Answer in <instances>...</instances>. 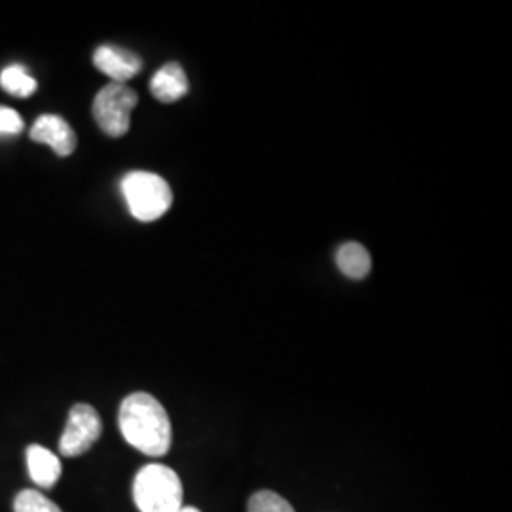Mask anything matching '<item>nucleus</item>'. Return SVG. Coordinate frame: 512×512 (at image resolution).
Segmentation results:
<instances>
[{
    "label": "nucleus",
    "instance_id": "obj_1",
    "mask_svg": "<svg viewBox=\"0 0 512 512\" xmlns=\"http://www.w3.org/2000/svg\"><path fill=\"white\" fill-rule=\"evenodd\" d=\"M118 427L129 446L150 458H162L171 448V420L162 403L148 393H131L122 401Z\"/></svg>",
    "mask_w": 512,
    "mask_h": 512
},
{
    "label": "nucleus",
    "instance_id": "obj_2",
    "mask_svg": "<svg viewBox=\"0 0 512 512\" xmlns=\"http://www.w3.org/2000/svg\"><path fill=\"white\" fill-rule=\"evenodd\" d=\"M183 497L181 478L162 463L145 465L133 480V501L141 512H177Z\"/></svg>",
    "mask_w": 512,
    "mask_h": 512
},
{
    "label": "nucleus",
    "instance_id": "obj_3",
    "mask_svg": "<svg viewBox=\"0 0 512 512\" xmlns=\"http://www.w3.org/2000/svg\"><path fill=\"white\" fill-rule=\"evenodd\" d=\"M133 219L154 222L171 209L173 192L164 177L150 171H131L120 183Z\"/></svg>",
    "mask_w": 512,
    "mask_h": 512
},
{
    "label": "nucleus",
    "instance_id": "obj_4",
    "mask_svg": "<svg viewBox=\"0 0 512 512\" xmlns=\"http://www.w3.org/2000/svg\"><path fill=\"white\" fill-rule=\"evenodd\" d=\"M139 97L128 84L110 82L93 99V118L97 126L110 137H122L131 126V112Z\"/></svg>",
    "mask_w": 512,
    "mask_h": 512
},
{
    "label": "nucleus",
    "instance_id": "obj_5",
    "mask_svg": "<svg viewBox=\"0 0 512 512\" xmlns=\"http://www.w3.org/2000/svg\"><path fill=\"white\" fill-rule=\"evenodd\" d=\"M103 433V423L97 410L86 403L74 404L69 412L67 427L59 439V452L65 458L86 454Z\"/></svg>",
    "mask_w": 512,
    "mask_h": 512
},
{
    "label": "nucleus",
    "instance_id": "obj_6",
    "mask_svg": "<svg viewBox=\"0 0 512 512\" xmlns=\"http://www.w3.org/2000/svg\"><path fill=\"white\" fill-rule=\"evenodd\" d=\"M93 65L99 73L109 76L114 84H126L133 76L141 73L143 59L120 46H99L93 54Z\"/></svg>",
    "mask_w": 512,
    "mask_h": 512
},
{
    "label": "nucleus",
    "instance_id": "obj_7",
    "mask_svg": "<svg viewBox=\"0 0 512 512\" xmlns=\"http://www.w3.org/2000/svg\"><path fill=\"white\" fill-rule=\"evenodd\" d=\"M31 139L54 148L57 156H71L76 148V135L67 120L57 114L38 116L31 128Z\"/></svg>",
    "mask_w": 512,
    "mask_h": 512
},
{
    "label": "nucleus",
    "instance_id": "obj_8",
    "mask_svg": "<svg viewBox=\"0 0 512 512\" xmlns=\"http://www.w3.org/2000/svg\"><path fill=\"white\" fill-rule=\"evenodd\" d=\"M190 90L188 76L179 63H165L150 80V93L162 103H175Z\"/></svg>",
    "mask_w": 512,
    "mask_h": 512
},
{
    "label": "nucleus",
    "instance_id": "obj_9",
    "mask_svg": "<svg viewBox=\"0 0 512 512\" xmlns=\"http://www.w3.org/2000/svg\"><path fill=\"white\" fill-rule=\"evenodd\" d=\"M27 456V469L29 475L35 480V484L48 490L54 488L55 482L59 480V476L63 473L61 461L55 456L54 452H50L48 448L40 446V444H31L25 452Z\"/></svg>",
    "mask_w": 512,
    "mask_h": 512
},
{
    "label": "nucleus",
    "instance_id": "obj_10",
    "mask_svg": "<svg viewBox=\"0 0 512 512\" xmlns=\"http://www.w3.org/2000/svg\"><path fill=\"white\" fill-rule=\"evenodd\" d=\"M336 264L340 272L349 279H365L372 270V258L361 243H344L336 253Z\"/></svg>",
    "mask_w": 512,
    "mask_h": 512
},
{
    "label": "nucleus",
    "instance_id": "obj_11",
    "mask_svg": "<svg viewBox=\"0 0 512 512\" xmlns=\"http://www.w3.org/2000/svg\"><path fill=\"white\" fill-rule=\"evenodd\" d=\"M0 88L14 97H31L37 92V80L33 76H29L25 67L21 65H10L0 73Z\"/></svg>",
    "mask_w": 512,
    "mask_h": 512
},
{
    "label": "nucleus",
    "instance_id": "obj_12",
    "mask_svg": "<svg viewBox=\"0 0 512 512\" xmlns=\"http://www.w3.org/2000/svg\"><path fill=\"white\" fill-rule=\"evenodd\" d=\"M14 512H63L52 499L37 490H23L14 499Z\"/></svg>",
    "mask_w": 512,
    "mask_h": 512
},
{
    "label": "nucleus",
    "instance_id": "obj_13",
    "mask_svg": "<svg viewBox=\"0 0 512 512\" xmlns=\"http://www.w3.org/2000/svg\"><path fill=\"white\" fill-rule=\"evenodd\" d=\"M247 512H294V509L285 497L270 490H262L249 499Z\"/></svg>",
    "mask_w": 512,
    "mask_h": 512
},
{
    "label": "nucleus",
    "instance_id": "obj_14",
    "mask_svg": "<svg viewBox=\"0 0 512 512\" xmlns=\"http://www.w3.org/2000/svg\"><path fill=\"white\" fill-rule=\"evenodd\" d=\"M25 128L18 110L0 107V135H18Z\"/></svg>",
    "mask_w": 512,
    "mask_h": 512
},
{
    "label": "nucleus",
    "instance_id": "obj_15",
    "mask_svg": "<svg viewBox=\"0 0 512 512\" xmlns=\"http://www.w3.org/2000/svg\"><path fill=\"white\" fill-rule=\"evenodd\" d=\"M177 512H202L200 509H196V507H183V509H179Z\"/></svg>",
    "mask_w": 512,
    "mask_h": 512
}]
</instances>
